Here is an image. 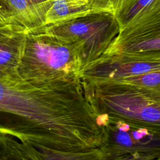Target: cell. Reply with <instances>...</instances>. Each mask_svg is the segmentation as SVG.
<instances>
[{
    "label": "cell",
    "mask_w": 160,
    "mask_h": 160,
    "mask_svg": "<svg viewBox=\"0 0 160 160\" xmlns=\"http://www.w3.org/2000/svg\"><path fill=\"white\" fill-rule=\"evenodd\" d=\"M81 81L97 115L160 131V90L113 79Z\"/></svg>",
    "instance_id": "cell-1"
},
{
    "label": "cell",
    "mask_w": 160,
    "mask_h": 160,
    "mask_svg": "<svg viewBox=\"0 0 160 160\" xmlns=\"http://www.w3.org/2000/svg\"><path fill=\"white\" fill-rule=\"evenodd\" d=\"M75 46L42 26L27 31L18 74L22 79H74L82 77Z\"/></svg>",
    "instance_id": "cell-2"
},
{
    "label": "cell",
    "mask_w": 160,
    "mask_h": 160,
    "mask_svg": "<svg viewBox=\"0 0 160 160\" xmlns=\"http://www.w3.org/2000/svg\"><path fill=\"white\" fill-rule=\"evenodd\" d=\"M44 26L49 33L75 46L82 71L112 48L120 32L115 15L104 11L91 10L78 16Z\"/></svg>",
    "instance_id": "cell-3"
},
{
    "label": "cell",
    "mask_w": 160,
    "mask_h": 160,
    "mask_svg": "<svg viewBox=\"0 0 160 160\" xmlns=\"http://www.w3.org/2000/svg\"><path fill=\"white\" fill-rule=\"evenodd\" d=\"M38 125L34 87L16 75L0 74V132L31 142Z\"/></svg>",
    "instance_id": "cell-4"
},
{
    "label": "cell",
    "mask_w": 160,
    "mask_h": 160,
    "mask_svg": "<svg viewBox=\"0 0 160 160\" xmlns=\"http://www.w3.org/2000/svg\"><path fill=\"white\" fill-rule=\"evenodd\" d=\"M104 132V157L125 154H160V131L99 115Z\"/></svg>",
    "instance_id": "cell-5"
},
{
    "label": "cell",
    "mask_w": 160,
    "mask_h": 160,
    "mask_svg": "<svg viewBox=\"0 0 160 160\" xmlns=\"http://www.w3.org/2000/svg\"><path fill=\"white\" fill-rule=\"evenodd\" d=\"M151 71H160V52H116L106 54L88 66L84 79L102 81L125 78Z\"/></svg>",
    "instance_id": "cell-6"
},
{
    "label": "cell",
    "mask_w": 160,
    "mask_h": 160,
    "mask_svg": "<svg viewBox=\"0 0 160 160\" xmlns=\"http://www.w3.org/2000/svg\"><path fill=\"white\" fill-rule=\"evenodd\" d=\"M120 51L160 52V19L121 31L112 48L106 54Z\"/></svg>",
    "instance_id": "cell-7"
},
{
    "label": "cell",
    "mask_w": 160,
    "mask_h": 160,
    "mask_svg": "<svg viewBox=\"0 0 160 160\" xmlns=\"http://www.w3.org/2000/svg\"><path fill=\"white\" fill-rule=\"evenodd\" d=\"M27 30L16 24L0 26V74L16 75Z\"/></svg>",
    "instance_id": "cell-8"
},
{
    "label": "cell",
    "mask_w": 160,
    "mask_h": 160,
    "mask_svg": "<svg viewBox=\"0 0 160 160\" xmlns=\"http://www.w3.org/2000/svg\"><path fill=\"white\" fill-rule=\"evenodd\" d=\"M16 23L27 31L42 27L48 10L34 6L26 0H5Z\"/></svg>",
    "instance_id": "cell-9"
},
{
    "label": "cell",
    "mask_w": 160,
    "mask_h": 160,
    "mask_svg": "<svg viewBox=\"0 0 160 160\" xmlns=\"http://www.w3.org/2000/svg\"><path fill=\"white\" fill-rule=\"evenodd\" d=\"M91 11L87 0H53L45 16V24L67 20Z\"/></svg>",
    "instance_id": "cell-10"
},
{
    "label": "cell",
    "mask_w": 160,
    "mask_h": 160,
    "mask_svg": "<svg viewBox=\"0 0 160 160\" xmlns=\"http://www.w3.org/2000/svg\"><path fill=\"white\" fill-rule=\"evenodd\" d=\"M0 160H39L34 148L14 136L0 132Z\"/></svg>",
    "instance_id": "cell-11"
},
{
    "label": "cell",
    "mask_w": 160,
    "mask_h": 160,
    "mask_svg": "<svg viewBox=\"0 0 160 160\" xmlns=\"http://www.w3.org/2000/svg\"><path fill=\"white\" fill-rule=\"evenodd\" d=\"M33 147L39 160H102L104 157L99 148L76 151H56L41 146Z\"/></svg>",
    "instance_id": "cell-12"
},
{
    "label": "cell",
    "mask_w": 160,
    "mask_h": 160,
    "mask_svg": "<svg viewBox=\"0 0 160 160\" xmlns=\"http://www.w3.org/2000/svg\"><path fill=\"white\" fill-rule=\"evenodd\" d=\"M138 0H89V8L93 11H104L115 16L131 8Z\"/></svg>",
    "instance_id": "cell-13"
},
{
    "label": "cell",
    "mask_w": 160,
    "mask_h": 160,
    "mask_svg": "<svg viewBox=\"0 0 160 160\" xmlns=\"http://www.w3.org/2000/svg\"><path fill=\"white\" fill-rule=\"evenodd\" d=\"M113 80L146 88L160 90V71H151L147 73Z\"/></svg>",
    "instance_id": "cell-14"
},
{
    "label": "cell",
    "mask_w": 160,
    "mask_h": 160,
    "mask_svg": "<svg viewBox=\"0 0 160 160\" xmlns=\"http://www.w3.org/2000/svg\"><path fill=\"white\" fill-rule=\"evenodd\" d=\"M102 160H160V154L150 153L125 154L113 157H103Z\"/></svg>",
    "instance_id": "cell-15"
},
{
    "label": "cell",
    "mask_w": 160,
    "mask_h": 160,
    "mask_svg": "<svg viewBox=\"0 0 160 160\" xmlns=\"http://www.w3.org/2000/svg\"><path fill=\"white\" fill-rule=\"evenodd\" d=\"M16 24L5 0H0V26Z\"/></svg>",
    "instance_id": "cell-16"
},
{
    "label": "cell",
    "mask_w": 160,
    "mask_h": 160,
    "mask_svg": "<svg viewBox=\"0 0 160 160\" xmlns=\"http://www.w3.org/2000/svg\"><path fill=\"white\" fill-rule=\"evenodd\" d=\"M29 3L47 10H49L52 4L53 0H26Z\"/></svg>",
    "instance_id": "cell-17"
}]
</instances>
